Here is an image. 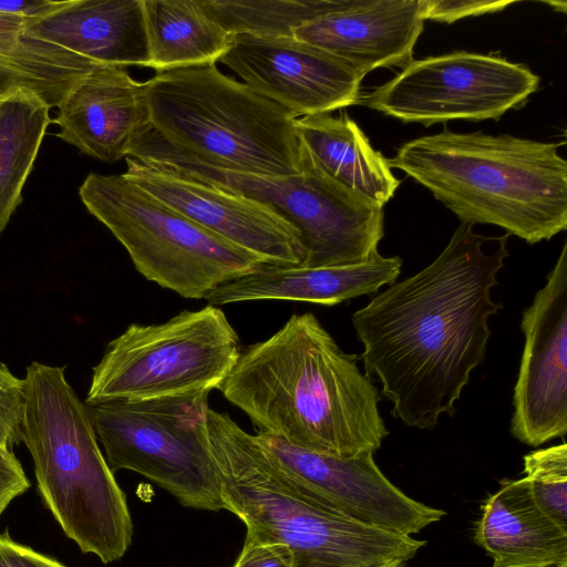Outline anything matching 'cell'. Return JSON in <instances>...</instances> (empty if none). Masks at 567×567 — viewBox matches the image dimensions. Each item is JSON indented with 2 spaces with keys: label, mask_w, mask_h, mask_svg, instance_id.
<instances>
[{
  "label": "cell",
  "mask_w": 567,
  "mask_h": 567,
  "mask_svg": "<svg viewBox=\"0 0 567 567\" xmlns=\"http://www.w3.org/2000/svg\"><path fill=\"white\" fill-rule=\"evenodd\" d=\"M23 404V379L0 363V444L10 450L21 442Z\"/></svg>",
  "instance_id": "cell-27"
},
{
  "label": "cell",
  "mask_w": 567,
  "mask_h": 567,
  "mask_svg": "<svg viewBox=\"0 0 567 567\" xmlns=\"http://www.w3.org/2000/svg\"><path fill=\"white\" fill-rule=\"evenodd\" d=\"M401 267L399 256L384 257L379 252L360 264L328 267L261 262L216 287L205 299L216 307L256 300L303 301L330 307L372 295L393 284Z\"/></svg>",
  "instance_id": "cell-18"
},
{
  "label": "cell",
  "mask_w": 567,
  "mask_h": 567,
  "mask_svg": "<svg viewBox=\"0 0 567 567\" xmlns=\"http://www.w3.org/2000/svg\"><path fill=\"white\" fill-rule=\"evenodd\" d=\"M208 396L204 392L86 405L111 471L141 474L183 506L225 509L208 450Z\"/></svg>",
  "instance_id": "cell-10"
},
{
  "label": "cell",
  "mask_w": 567,
  "mask_h": 567,
  "mask_svg": "<svg viewBox=\"0 0 567 567\" xmlns=\"http://www.w3.org/2000/svg\"><path fill=\"white\" fill-rule=\"evenodd\" d=\"M539 80L526 65L505 58L455 51L412 60L357 104L425 126L457 118L497 120L524 104Z\"/></svg>",
  "instance_id": "cell-11"
},
{
  "label": "cell",
  "mask_w": 567,
  "mask_h": 567,
  "mask_svg": "<svg viewBox=\"0 0 567 567\" xmlns=\"http://www.w3.org/2000/svg\"><path fill=\"white\" fill-rule=\"evenodd\" d=\"M52 107L34 91L0 96V234L22 203V189L52 123Z\"/></svg>",
  "instance_id": "cell-24"
},
{
  "label": "cell",
  "mask_w": 567,
  "mask_h": 567,
  "mask_svg": "<svg viewBox=\"0 0 567 567\" xmlns=\"http://www.w3.org/2000/svg\"><path fill=\"white\" fill-rule=\"evenodd\" d=\"M31 483L12 451L0 444V515Z\"/></svg>",
  "instance_id": "cell-30"
},
{
  "label": "cell",
  "mask_w": 567,
  "mask_h": 567,
  "mask_svg": "<svg viewBox=\"0 0 567 567\" xmlns=\"http://www.w3.org/2000/svg\"><path fill=\"white\" fill-rule=\"evenodd\" d=\"M255 439L287 481L332 512L410 536L445 515L403 493L382 473L373 454L339 457L262 432H257Z\"/></svg>",
  "instance_id": "cell-12"
},
{
  "label": "cell",
  "mask_w": 567,
  "mask_h": 567,
  "mask_svg": "<svg viewBox=\"0 0 567 567\" xmlns=\"http://www.w3.org/2000/svg\"><path fill=\"white\" fill-rule=\"evenodd\" d=\"M28 19L0 13V96L27 87L51 107L94 65L91 60L38 40L27 31Z\"/></svg>",
  "instance_id": "cell-22"
},
{
  "label": "cell",
  "mask_w": 567,
  "mask_h": 567,
  "mask_svg": "<svg viewBox=\"0 0 567 567\" xmlns=\"http://www.w3.org/2000/svg\"><path fill=\"white\" fill-rule=\"evenodd\" d=\"M520 329L525 343L509 430L536 447L567 433V241L545 286L523 311Z\"/></svg>",
  "instance_id": "cell-13"
},
{
  "label": "cell",
  "mask_w": 567,
  "mask_h": 567,
  "mask_svg": "<svg viewBox=\"0 0 567 567\" xmlns=\"http://www.w3.org/2000/svg\"><path fill=\"white\" fill-rule=\"evenodd\" d=\"M423 23L420 0H352L302 24L292 35L367 74L377 68L408 65Z\"/></svg>",
  "instance_id": "cell-17"
},
{
  "label": "cell",
  "mask_w": 567,
  "mask_h": 567,
  "mask_svg": "<svg viewBox=\"0 0 567 567\" xmlns=\"http://www.w3.org/2000/svg\"><path fill=\"white\" fill-rule=\"evenodd\" d=\"M145 83L151 126L174 148L228 171H303L296 117L216 64L157 72Z\"/></svg>",
  "instance_id": "cell-6"
},
{
  "label": "cell",
  "mask_w": 567,
  "mask_h": 567,
  "mask_svg": "<svg viewBox=\"0 0 567 567\" xmlns=\"http://www.w3.org/2000/svg\"><path fill=\"white\" fill-rule=\"evenodd\" d=\"M55 136L106 163L127 156L132 142L151 126L146 83L124 66L96 64L59 103Z\"/></svg>",
  "instance_id": "cell-16"
},
{
  "label": "cell",
  "mask_w": 567,
  "mask_h": 567,
  "mask_svg": "<svg viewBox=\"0 0 567 567\" xmlns=\"http://www.w3.org/2000/svg\"><path fill=\"white\" fill-rule=\"evenodd\" d=\"M71 0H0V13L28 20L44 18L70 3Z\"/></svg>",
  "instance_id": "cell-32"
},
{
  "label": "cell",
  "mask_w": 567,
  "mask_h": 567,
  "mask_svg": "<svg viewBox=\"0 0 567 567\" xmlns=\"http://www.w3.org/2000/svg\"><path fill=\"white\" fill-rule=\"evenodd\" d=\"M0 567H66L60 561L34 549L16 543L7 534H0Z\"/></svg>",
  "instance_id": "cell-31"
},
{
  "label": "cell",
  "mask_w": 567,
  "mask_h": 567,
  "mask_svg": "<svg viewBox=\"0 0 567 567\" xmlns=\"http://www.w3.org/2000/svg\"><path fill=\"white\" fill-rule=\"evenodd\" d=\"M150 68L157 72L215 64L234 35L204 12L199 0H143Z\"/></svg>",
  "instance_id": "cell-23"
},
{
  "label": "cell",
  "mask_w": 567,
  "mask_h": 567,
  "mask_svg": "<svg viewBox=\"0 0 567 567\" xmlns=\"http://www.w3.org/2000/svg\"><path fill=\"white\" fill-rule=\"evenodd\" d=\"M218 62L296 118L357 104L365 76L351 63L293 37L234 35Z\"/></svg>",
  "instance_id": "cell-14"
},
{
  "label": "cell",
  "mask_w": 567,
  "mask_h": 567,
  "mask_svg": "<svg viewBox=\"0 0 567 567\" xmlns=\"http://www.w3.org/2000/svg\"><path fill=\"white\" fill-rule=\"evenodd\" d=\"M482 505L474 540L493 567H557L567 564V529L534 501L528 482L503 478Z\"/></svg>",
  "instance_id": "cell-20"
},
{
  "label": "cell",
  "mask_w": 567,
  "mask_h": 567,
  "mask_svg": "<svg viewBox=\"0 0 567 567\" xmlns=\"http://www.w3.org/2000/svg\"><path fill=\"white\" fill-rule=\"evenodd\" d=\"M295 127L303 148L333 181L381 206L393 197L400 179L347 113L297 117Z\"/></svg>",
  "instance_id": "cell-21"
},
{
  "label": "cell",
  "mask_w": 567,
  "mask_h": 567,
  "mask_svg": "<svg viewBox=\"0 0 567 567\" xmlns=\"http://www.w3.org/2000/svg\"><path fill=\"white\" fill-rule=\"evenodd\" d=\"M239 352V337L216 306L184 310L161 323H132L93 368L84 403L210 393Z\"/></svg>",
  "instance_id": "cell-9"
},
{
  "label": "cell",
  "mask_w": 567,
  "mask_h": 567,
  "mask_svg": "<svg viewBox=\"0 0 567 567\" xmlns=\"http://www.w3.org/2000/svg\"><path fill=\"white\" fill-rule=\"evenodd\" d=\"M524 474L539 508L567 529V444L533 451L524 456Z\"/></svg>",
  "instance_id": "cell-26"
},
{
  "label": "cell",
  "mask_w": 567,
  "mask_h": 567,
  "mask_svg": "<svg viewBox=\"0 0 567 567\" xmlns=\"http://www.w3.org/2000/svg\"><path fill=\"white\" fill-rule=\"evenodd\" d=\"M231 567H293V563L290 550L284 545L245 539Z\"/></svg>",
  "instance_id": "cell-29"
},
{
  "label": "cell",
  "mask_w": 567,
  "mask_h": 567,
  "mask_svg": "<svg viewBox=\"0 0 567 567\" xmlns=\"http://www.w3.org/2000/svg\"><path fill=\"white\" fill-rule=\"evenodd\" d=\"M80 198L126 249L147 280L186 299H205L216 287L261 261L197 225L123 174L89 173Z\"/></svg>",
  "instance_id": "cell-8"
},
{
  "label": "cell",
  "mask_w": 567,
  "mask_h": 567,
  "mask_svg": "<svg viewBox=\"0 0 567 567\" xmlns=\"http://www.w3.org/2000/svg\"><path fill=\"white\" fill-rule=\"evenodd\" d=\"M512 3L513 1L420 0V13L423 20L452 23L466 17L501 11Z\"/></svg>",
  "instance_id": "cell-28"
},
{
  "label": "cell",
  "mask_w": 567,
  "mask_h": 567,
  "mask_svg": "<svg viewBox=\"0 0 567 567\" xmlns=\"http://www.w3.org/2000/svg\"><path fill=\"white\" fill-rule=\"evenodd\" d=\"M312 312L240 349L218 390L258 432L339 457L374 454L389 434L371 378Z\"/></svg>",
  "instance_id": "cell-2"
},
{
  "label": "cell",
  "mask_w": 567,
  "mask_h": 567,
  "mask_svg": "<svg viewBox=\"0 0 567 567\" xmlns=\"http://www.w3.org/2000/svg\"><path fill=\"white\" fill-rule=\"evenodd\" d=\"M558 143L445 130L404 143L388 159L461 223L489 224L529 245L567 228V162Z\"/></svg>",
  "instance_id": "cell-3"
},
{
  "label": "cell",
  "mask_w": 567,
  "mask_h": 567,
  "mask_svg": "<svg viewBox=\"0 0 567 567\" xmlns=\"http://www.w3.org/2000/svg\"><path fill=\"white\" fill-rule=\"evenodd\" d=\"M557 567H567V564H565V565H560V566H557Z\"/></svg>",
  "instance_id": "cell-34"
},
{
  "label": "cell",
  "mask_w": 567,
  "mask_h": 567,
  "mask_svg": "<svg viewBox=\"0 0 567 567\" xmlns=\"http://www.w3.org/2000/svg\"><path fill=\"white\" fill-rule=\"evenodd\" d=\"M126 157L172 169L267 207L299 233L301 266L363 262L378 252L384 235L383 206L333 181L306 150L303 171L297 175L236 172L205 164L174 148L150 127L132 142Z\"/></svg>",
  "instance_id": "cell-7"
},
{
  "label": "cell",
  "mask_w": 567,
  "mask_h": 567,
  "mask_svg": "<svg viewBox=\"0 0 567 567\" xmlns=\"http://www.w3.org/2000/svg\"><path fill=\"white\" fill-rule=\"evenodd\" d=\"M383 567H406V563L405 561H395V563L389 564Z\"/></svg>",
  "instance_id": "cell-33"
},
{
  "label": "cell",
  "mask_w": 567,
  "mask_h": 567,
  "mask_svg": "<svg viewBox=\"0 0 567 567\" xmlns=\"http://www.w3.org/2000/svg\"><path fill=\"white\" fill-rule=\"evenodd\" d=\"M125 163L128 181L262 264H302L299 233L259 203L133 157Z\"/></svg>",
  "instance_id": "cell-15"
},
{
  "label": "cell",
  "mask_w": 567,
  "mask_h": 567,
  "mask_svg": "<svg viewBox=\"0 0 567 567\" xmlns=\"http://www.w3.org/2000/svg\"><path fill=\"white\" fill-rule=\"evenodd\" d=\"M27 31L95 64L150 68L143 0H71Z\"/></svg>",
  "instance_id": "cell-19"
},
{
  "label": "cell",
  "mask_w": 567,
  "mask_h": 567,
  "mask_svg": "<svg viewBox=\"0 0 567 567\" xmlns=\"http://www.w3.org/2000/svg\"><path fill=\"white\" fill-rule=\"evenodd\" d=\"M207 433L225 509L245 524L246 539L286 546L293 567H383L406 563L426 544L311 501L227 413L209 409Z\"/></svg>",
  "instance_id": "cell-4"
},
{
  "label": "cell",
  "mask_w": 567,
  "mask_h": 567,
  "mask_svg": "<svg viewBox=\"0 0 567 567\" xmlns=\"http://www.w3.org/2000/svg\"><path fill=\"white\" fill-rule=\"evenodd\" d=\"M509 235L494 237L461 223L442 252L425 268L374 296L352 315L363 346L365 375L403 424L433 430L454 415L472 371L486 354L489 318L503 308L492 299L508 256Z\"/></svg>",
  "instance_id": "cell-1"
},
{
  "label": "cell",
  "mask_w": 567,
  "mask_h": 567,
  "mask_svg": "<svg viewBox=\"0 0 567 567\" xmlns=\"http://www.w3.org/2000/svg\"><path fill=\"white\" fill-rule=\"evenodd\" d=\"M64 367H27L21 442L29 450L38 489L64 534L84 554L109 564L124 556L133 524L124 492L103 456Z\"/></svg>",
  "instance_id": "cell-5"
},
{
  "label": "cell",
  "mask_w": 567,
  "mask_h": 567,
  "mask_svg": "<svg viewBox=\"0 0 567 567\" xmlns=\"http://www.w3.org/2000/svg\"><path fill=\"white\" fill-rule=\"evenodd\" d=\"M352 0H199L204 12L231 35L293 37L305 23Z\"/></svg>",
  "instance_id": "cell-25"
}]
</instances>
